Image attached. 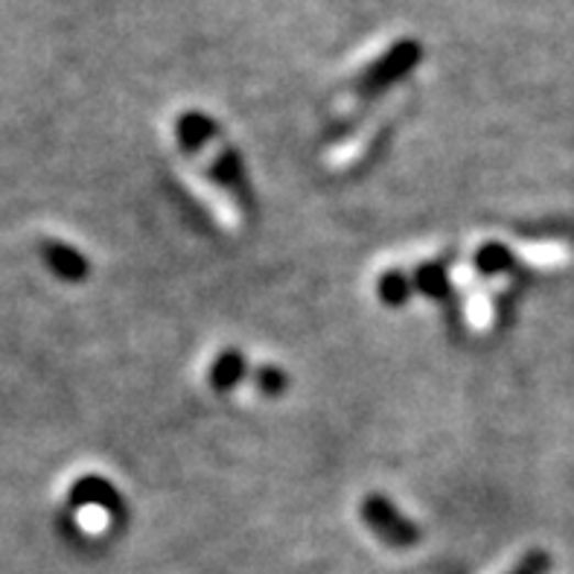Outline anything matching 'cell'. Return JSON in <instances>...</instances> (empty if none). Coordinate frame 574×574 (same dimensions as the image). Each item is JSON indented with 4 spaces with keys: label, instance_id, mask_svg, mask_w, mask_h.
Returning <instances> with one entry per match:
<instances>
[{
    "label": "cell",
    "instance_id": "cell-10",
    "mask_svg": "<svg viewBox=\"0 0 574 574\" xmlns=\"http://www.w3.org/2000/svg\"><path fill=\"white\" fill-rule=\"evenodd\" d=\"M411 280H408L406 275H400V272H388V275L379 277V298L388 303V307H400V303H406L408 295H411Z\"/></svg>",
    "mask_w": 574,
    "mask_h": 574
},
{
    "label": "cell",
    "instance_id": "cell-11",
    "mask_svg": "<svg viewBox=\"0 0 574 574\" xmlns=\"http://www.w3.org/2000/svg\"><path fill=\"white\" fill-rule=\"evenodd\" d=\"M254 383H257V388L263 394H268V397H277V394L286 391V374L280 371V367H272V365H263L254 371Z\"/></svg>",
    "mask_w": 574,
    "mask_h": 574
},
{
    "label": "cell",
    "instance_id": "cell-4",
    "mask_svg": "<svg viewBox=\"0 0 574 574\" xmlns=\"http://www.w3.org/2000/svg\"><path fill=\"white\" fill-rule=\"evenodd\" d=\"M175 137L190 155H199V152H205L210 143L217 141L219 125L208 114H201V111H184L175 120Z\"/></svg>",
    "mask_w": 574,
    "mask_h": 574
},
{
    "label": "cell",
    "instance_id": "cell-2",
    "mask_svg": "<svg viewBox=\"0 0 574 574\" xmlns=\"http://www.w3.org/2000/svg\"><path fill=\"white\" fill-rule=\"evenodd\" d=\"M362 519L371 531L379 537L383 542L394 545V549H408L420 540V531L411 519H406L400 510L394 508L391 501L374 493V496H365L362 501Z\"/></svg>",
    "mask_w": 574,
    "mask_h": 574
},
{
    "label": "cell",
    "instance_id": "cell-7",
    "mask_svg": "<svg viewBox=\"0 0 574 574\" xmlns=\"http://www.w3.org/2000/svg\"><path fill=\"white\" fill-rule=\"evenodd\" d=\"M210 385L217 391H231L233 385H240V379L245 376V356L240 350H225L219 353L217 362L210 365Z\"/></svg>",
    "mask_w": 574,
    "mask_h": 574
},
{
    "label": "cell",
    "instance_id": "cell-1",
    "mask_svg": "<svg viewBox=\"0 0 574 574\" xmlns=\"http://www.w3.org/2000/svg\"><path fill=\"white\" fill-rule=\"evenodd\" d=\"M420 44L417 42H400L394 44L391 51L379 56L374 65H367L358 79L353 82V97L356 100H371L376 93H383L388 85H394L400 76H406L415 65H420Z\"/></svg>",
    "mask_w": 574,
    "mask_h": 574
},
{
    "label": "cell",
    "instance_id": "cell-3",
    "mask_svg": "<svg viewBox=\"0 0 574 574\" xmlns=\"http://www.w3.org/2000/svg\"><path fill=\"white\" fill-rule=\"evenodd\" d=\"M199 155H205L210 178H213L219 187H225L231 196L245 201V196H249V184H245V167H242L236 150H233V146H225L222 137H217V141L210 143L205 152H199Z\"/></svg>",
    "mask_w": 574,
    "mask_h": 574
},
{
    "label": "cell",
    "instance_id": "cell-9",
    "mask_svg": "<svg viewBox=\"0 0 574 574\" xmlns=\"http://www.w3.org/2000/svg\"><path fill=\"white\" fill-rule=\"evenodd\" d=\"M411 284L423 291V295H429V298H443L450 280H446V272H443V266H438V263H426V266L417 268L415 280H411Z\"/></svg>",
    "mask_w": 574,
    "mask_h": 574
},
{
    "label": "cell",
    "instance_id": "cell-12",
    "mask_svg": "<svg viewBox=\"0 0 574 574\" xmlns=\"http://www.w3.org/2000/svg\"><path fill=\"white\" fill-rule=\"evenodd\" d=\"M545 572H549V554H542V551H531V554L519 563L517 572L514 574H545Z\"/></svg>",
    "mask_w": 574,
    "mask_h": 574
},
{
    "label": "cell",
    "instance_id": "cell-6",
    "mask_svg": "<svg viewBox=\"0 0 574 574\" xmlns=\"http://www.w3.org/2000/svg\"><path fill=\"white\" fill-rule=\"evenodd\" d=\"M44 260L51 263V268L62 280H85V275H88V263H85L82 254L65 245V242H47Z\"/></svg>",
    "mask_w": 574,
    "mask_h": 574
},
{
    "label": "cell",
    "instance_id": "cell-5",
    "mask_svg": "<svg viewBox=\"0 0 574 574\" xmlns=\"http://www.w3.org/2000/svg\"><path fill=\"white\" fill-rule=\"evenodd\" d=\"M70 499L79 508H100L109 510V514L120 510V493L106 478H100V475H85V478H79L74 484V490H70Z\"/></svg>",
    "mask_w": 574,
    "mask_h": 574
},
{
    "label": "cell",
    "instance_id": "cell-8",
    "mask_svg": "<svg viewBox=\"0 0 574 574\" xmlns=\"http://www.w3.org/2000/svg\"><path fill=\"white\" fill-rule=\"evenodd\" d=\"M510 263H514L510 251L505 249V245H499V242H487V245H482L478 254H475V268H478L482 275H499V272L510 268Z\"/></svg>",
    "mask_w": 574,
    "mask_h": 574
}]
</instances>
